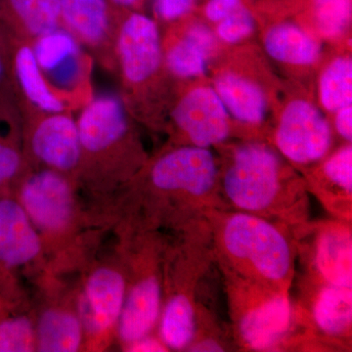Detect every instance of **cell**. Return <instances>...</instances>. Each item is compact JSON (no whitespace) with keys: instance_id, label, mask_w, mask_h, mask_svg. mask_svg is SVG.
<instances>
[{"instance_id":"6da1fadb","label":"cell","mask_w":352,"mask_h":352,"mask_svg":"<svg viewBox=\"0 0 352 352\" xmlns=\"http://www.w3.org/2000/svg\"><path fill=\"white\" fill-rule=\"evenodd\" d=\"M134 231L177 230L212 210H227L219 159L210 148L176 145L146 162L131 180Z\"/></svg>"},{"instance_id":"7a4b0ae2","label":"cell","mask_w":352,"mask_h":352,"mask_svg":"<svg viewBox=\"0 0 352 352\" xmlns=\"http://www.w3.org/2000/svg\"><path fill=\"white\" fill-rule=\"evenodd\" d=\"M220 193L227 210L296 227L310 220L302 175L274 146L261 141L217 146Z\"/></svg>"},{"instance_id":"3957f363","label":"cell","mask_w":352,"mask_h":352,"mask_svg":"<svg viewBox=\"0 0 352 352\" xmlns=\"http://www.w3.org/2000/svg\"><path fill=\"white\" fill-rule=\"evenodd\" d=\"M205 217L220 271L291 294L298 259L293 227L233 210H212Z\"/></svg>"},{"instance_id":"277c9868","label":"cell","mask_w":352,"mask_h":352,"mask_svg":"<svg viewBox=\"0 0 352 352\" xmlns=\"http://www.w3.org/2000/svg\"><path fill=\"white\" fill-rule=\"evenodd\" d=\"M219 272L237 351H322L302 308L291 294Z\"/></svg>"},{"instance_id":"5b68a950","label":"cell","mask_w":352,"mask_h":352,"mask_svg":"<svg viewBox=\"0 0 352 352\" xmlns=\"http://www.w3.org/2000/svg\"><path fill=\"white\" fill-rule=\"evenodd\" d=\"M163 258V305L159 338L170 351H186L195 328V302L201 282L215 264L212 231L206 217L173 230Z\"/></svg>"},{"instance_id":"8992f818","label":"cell","mask_w":352,"mask_h":352,"mask_svg":"<svg viewBox=\"0 0 352 352\" xmlns=\"http://www.w3.org/2000/svg\"><path fill=\"white\" fill-rule=\"evenodd\" d=\"M82 161L78 173L87 177L113 175L131 182L146 162L131 116L119 95L94 97L76 120Z\"/></svg>"},{"instance_id":"52a82bcc","label":"cell","mask_w":352,"mask_h":352,"mask_svg":"<svg viewBox=\"0 0 352 352\" xmlns=\"http://www.w3.org/2000/svg\"><path fill=\"white\" fill-rule=\"evenodd\" d=\"M132 281L117 324L118 335L127 349L151 335L163 305V258L166 241L157 231L138 233Z\"/></svg>"},{"instance_id":"ba28073f","label":"cell","mask_w":352,"mask_h":352,"mask_svg":"<svg viewBox=\"0 0 352 352\" xmlns=\"http://www.w3.org/2000/svg\"><path fill=\"white\" fill-rule=\"evenodd\" d=\"M115 56L122 85L120 98L132 115L164 67L163 39L155 20L138 10L120 11Z\"/></svg>"},{"instance_id":"9c48e42d","label":"cell","mask_w":352,"mask_h":352,"mask_svg":"<svg viewBox=\"0 0 352 352\" xmlns=\"http://www.w3.org/2000/svg\"><path fill=\"white\" fill-rule=\"evenodd\" d=\"M302 279L352 288V222L321 219L293 227Z\"/></svg>"},{"instance_id":"30bf717a","label":"cell","mask_w":352,"mask_h":352,"mask_svg":"<svg viewBox=\"0 0 352 352\" xmlns=\"http://www.w3.org/2000/svg\"><path fill=\"white\" fill-rule=\"evenodd\" d=\"M32 47L46 82L69 109L94 98L91 58L71 32L59 28L34 39Z\"/></svg>"},{"instance_id":"8fae6325","label":"cell","mask_w":352,"mask_h":352,"mask_svg":"<svg viewBox=\"0 0 352 352\" xmlns=\"http://www.w3.org/2000/svg\"><path fill=\"white\" fill-rule=\"evenodd\" d=\"M333 129L316 106L305 99L289 102L279 120L272 145L300 170L318 163L332 151Z\"/></svg>"},{"instance_id":"7c38bea8","label":"cell","mask_w":352,"mask_h":352,"mask_svg":"<svg viewBox=\"0 0 352 352\" xmlns=\"http://www.w3.org/2000/svg\"><path fill=\"white\" fill-rule=\"evenodd\" d=\"M24 149L44 168L65 175L80 170L82 146L78 124L69 112H20Z\"/></svg>"},{"instance_id":"4fadbf2b","label":"cell","mask_w":352,"mask_h":352,"mask_svg":"<svg viewBox=\"0 0 352 352\" xmlns=\"http://www.w3.org/2000/svg\"><path fill=\"white\" fill-rule=\"evenodd\" d=\"M302 307L323 351H351L352 288L298 278Z\"/></svg>"},{"instance_id":"5bb4252c","label":"cell","mask_w":352,"mask_h":352,"mask_svg":"<svg viewBox=\"0 0 352 352\" xmlns=\"http://www.w3.org/2000/svg\"><path fill=\"white\" fill-rule=\"evenodd\" d=\"M15 195L38 230L64 232L75 215V197L69 177L50 168L25 173L15 188Z\"/></svg>"},{"instance_id":"9a60e30c","label":"cell","mask_w":352,"mask_h":352,"mask_svg":"<svg viewBox=\"0 0 352 352\" xmlns=\"http://www.w3.org/2000/svg\"><path fill=\"white\" fill-rule=\"evenodd\" d=\"M182 145L212 148L226 143L232 132L231 118L212 87L200 85L178 99L170 112Z\"/></svg>"},{"instance_id":"2e32d148","label":"cell","mask_w":352,"mask_h":352,"mask_svg":"<svg viewBox=\"0 0 352 352\" xmlns=\"http://www.w3.org/2000/svg\"><path fill=\"white\" fill-rule=\"evenodd\" d=\"M67 31L105 68L116 69V39L120 10L109 0H59Z\"/></svg>"},{"instance_id":"e0dca14e","label":"cell","mask_w":352,"mask_h":352,"mask_svg":"<svg viewBox=\"0 0 352 352\" xmlns=\"http://www.w3.org/2000/svg\"><path fill=\"white\" fill-rule=\"evenodd\" d=\"M307 192L335 219L352 222V146L346 143L318 163L298 170Z\"/></svg>"},{"instance_id":"ac0fdd59","label":"cell","mask_w":352,"mask_h":352,"mask_svg":"<svg viewBox=\"0 0 352 352\" xmlns=\"http://www.w3.org/2000/svg\"><path fill=\"white\" fill-rule=\"evenodd\" d=\"M126 275L118 268L101 266L90 273L82 300L80 315L83 329L94 335L116 327L127 292Z\"/></svg>"},{"instance_id":"d6986e66","label":"cell","mask_w":352,"mask_h":352,"mask_svg":"<svg viewBox=\"0 0 352 352\" xmlns=\"http://www.w3.org/2000/svg\"><path fill=\"white\" fill-rule=\"evenodd\" d=\"M10 38L11 76L14 95L20 112H69L71 109L46 82L34 57L32 43L15 38L12 34H10Z\"/></svg>"},{"instance_id":"ffe728a7","label":"cell","mask_w":352,"mask_h":352,"mask_svg":"<svg viewBox=\"0 0 352 352\" xmlns=\"http://www.w3.org/2000/svg\"><path fill=\"white\" fill-rule=\"evenodd\" d=\"M41 249V236L17 199L0 197V272L27 265Z\"/></svg>"},{"instance_id":"44dd1931","label":"cell","mask_w":352,"mask_h":352,"mask_svg":"<svg viewBox=\"0 0 352 352\" xmlns=\"http://www.w3.org/2000/svg\"><path fill=\"white\" fill-rule=\"evenodd\" d=\"M0 25L15 38L34 39L63 27L59 0H0Z\"/></svg>"},{"instance_id":"7402d4cb","label":"cell","mask_w":352,"mask_h":352,"mask_svg":"<svg viewBox=\"0 0 352 352\" xmlns=\"http://www.w3.org/2000/svg\"><path fill=\"white\" fill-rule=\"evenodd\" d=\"M22 118L15 95L0 96V197L12 195L25 175Z\"/></svg>"},{"instance_id":"603a6c76","label":"cell","mask_w":352,"mask_h":352,"mask_svg":"<svg viewBox=\"0 0 352 352\" xmlns=\"http://www.w3.org/2000/svg\"><path fill=\"white\" fill-rule=\"evenodd\" d=\"M212 87L230 118L245 126L263 124L267 113V99L254 80L226 71L215 76Z\"/></svg>"},{"instance_id":"cb8c5ba5","label":"cell","mask_w":352,"mask_h":352,"mask_svg":"<svg viewBox=\"0 0 352 352\" xmlns=\"http://www.w3.org/2000/svg\"><path fill=\"white\" fill-rule=\"evenodd\" d=\"M266 53L275 61L291 66L308 67L321 56V43L294 23H279L270 27L263 38Z\"/></svg>"},{"instance_id":"d4e9b609","label":"cell","mask_w":352,"mask_h":352,"mask_svg":"<svg viewBox=\"0 0 352 352\" xmlns=\"http://www.w3.org/2000/svg\"><path fill=\"white\" fill-rule=\"evenodd\" d=\"M210 273V272H208ZM208 273L201 282L195 302V328L186 351L221 352L237 351L230 324L220 318L208 288Z\"/></svg>"},{"instance_id":"484cf974","label":"cell","mask_w":352,"mask_h":352,"mask_svg":"<svg viewBox=\"0 0 352 352\" xmlns=\"http://www.w3.org/2000/svg\"><path fill=\"white\" fill-rule=\"evenodd\" d=\"M83 326L80 316L64 308H50L41 315L36 327V351H80Z\"/></svg>"},{"instance_id":"4316f807","label":"cell","mask_w":352,"mask_h":352,"mask_svg":"<svg viewBox=\"0 0 352 352\" xmlns=\"http://www.w3.org/2000/svg\"><path fill=\"white\" fill-rule=\"evenodd\" d=\"M163 53L164 67L176 78H199L207 73L210 55L184 31L163 41Z\"/></svg>"},{"instance_id":"83f0119b","label":"cell","mask_w":352,"mask_h":352,"mask_svg":"<svg viewBox=\"0 0 352 352\" xmlns=\"http://www.w3.org/2000/svg\"><path fill=\"white\" fill-rule=\"evenodd\" d=\"M319 100L324 110L335 113L352 105V61L351 56L335 58L319 78Z\"/></svg>"},{"instance_id":"f1b7e54d","label":"cell","mask_w":352,"mask_h":352,"mask_svg":"<svg viewBox=\"0 0 352 352\" xmlns=\"http://www.w3.org/2000/svg\"><path fill=\"white\" fill-rule=\"evenodd\" d=\"M36 351V327L24 314L0 311V352Z\"/></svg>"},{"instance_id":"f546056e","label":"cell","mask_w":352,"mask_h":352,"mask_svg":"<svg viewBox=\"0 0 352 352\" xmlns=\"http://www.w3.org/2000/svg\"><path fill=\"white\" fill-rule=\"evenodd\" d=\"M314 8L322 36L335 38L346 31L351 18V0H314Z\"/></svg>"},{"instance_id":"4dcf8cb0","label":"cell","mask_w":352,"mask_h":352,"mask_svg":"<svg viewBox=\"0 0 352 352\" xmlns=\"http://www.w3.org/2000/svg\"><path fill=\"white\" fill-rule=\"evenodd\" d=\"M256 28L254 16L243 4L237 10L217 23L215 36L226 43H239L251 36L256 31Z\"/></svg>"},{"instance_id":"1f68e13d","label":"cell","mask_w":352,"mask_h":352,"mask_svg":"<svg viewBox=\"0 0 352 352\" xmlns=\"http://www.w3.org/2000/svg\"><path fill=\"white\" fill-rule=\"evenodd\" d=\"M14 95L11 76V38L0 25V96Z\"/></svg>"},{"instance_id":"d6a6232c","label":"cell","mask_w":352,"mask_h":352,"mask_svg":"<svg viewBox=\"0 0 352 352\" xmlns=\"http://www.w3.org/2000/svg\"><path fill=\"white\" fill-rule=\"evenodd\" d=\"M196 0H154L155 13L164 22H175L188 15Z\"/></svg>"},{"instance_id":"836d02e7","label":"cell","mask_w":352,"mask_h":352,"mask_svg":"<svg viewBox=\"0 0 352 352\" xmlns=\"http://www.w3.org/2000/svg\"><path fill=\"white\" fill-rule=\"evenodd\" d=\"M243 4V0H208L204 7V14L210 22L217 24Z\"/></svg>"},{"instance_id":"e575fe53","label":"cell","mask_w":352,"mask_h":352,"mask_svg":"<svg viewBox=\"0 0 352 352\" xmlns=\"http://www.w3.org/2000/svg\"><path fill=\"white\" fill-rule=\"evenodd\" d=\"M333 126L339 136L346 143L352 140V105L344 106L333 113Z\"/></svg>"},{"instance_id":"d590c367","label":"cell","mask_w":352,"mask_h":352,"mask_svg":"<svg viewBox=\"0 0 352 352\" xmlns=\"http://www.w3.org/2000/svg\"><path fill=\"white\" fill-rule=\"evenodd\" d=\"M127 351H170L166 344L162 342L159 337H153L149 335L143 339L132 344L126 349Z\"/></svg>"},{"instance_id":"8d00e7d4","label":"cell","mask_w":352,"mask_h":352,"mask_svg":"<svg viewBox=\"0 0 352 352\" xmlns=\"http://www.w3.org/2000/svg\"><path fill=\"white\" fill-rule=\"evenodd\" d=\"M118 10H136L145 0H109Z\"/></svg>"}]
</instances>
